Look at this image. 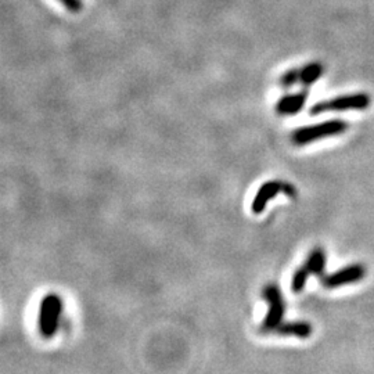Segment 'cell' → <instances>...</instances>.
Masks as SVG:
<instances>
[{
    "label": "cell",
    "mask_w": 374,
    "mask_h": 374,
    "mask_svg": "<svg viewBox=\"0 0 374 374\" xmlns=\"http://www.w3.org/2000/svg\"><path fill=\"white\" fill-rule=\"evenodd\" d=\"M263 298L269 304V311L261 326V330L265 333H273L275 329L282 325L284 316V301L282 291L276 284H269L263 288Z\"/></svg>",
    "instance_id": "3957f363"
},
{
    "label": "cell",
    "mask_w": 374,
    "mask_h": 374,
    "mask_svg": "<svg viewBox=\"0 0 374 374\" xmlns=\"http://www.w3.org/2000/svg\"><path fill=\"white\" fill-rule=\"evenodd\" d=\"M369 106V97L365 95H357V96H345V97H337L334 100L318 103L311 108V113L314 115L325 113V111H343V110H361L366 108Z\"/></svg>",
    "instance_id": "277c9868"
},
{
    "label": "cell",
    "mask_w": 374,
    "mask_h": 374,
    "mask_svg": "<svg viewBox=\"0 0 374 374\" xmlns=\"http://www.w3.org/2000/svg\"><path fill=\"white\" fill-rule=\"evenodd\" d=\"M345 129V124L340 121H329L318 125H311V127H302L297 129L291 139L294 145L297 146H305L312 142H316L319 139L332 136V135H339Z\"/></svg>",
    "instance_id": "7a4b0ae2"
},
{
    "label": "cell",
    "mask_w": 374,
    "mask_h": 374,
    "mask_svg": "<svg viewBox=\"0 0 374 374\" xmlns=\"http://www.w3.org/2000/svg\"><path fill=\"white\" fill-rule=\"evenodd\" d=\"M307 92H300L294 95H287L282 97L276 104V111L280 115H294L302 110L307 101Z\"/></svg>",
    "instance_id": "52a82bcc"
},
{
    "label": "cell",
    "mask_w": 374,
    "mask_h": 374,
    "mask_svg": "<svg viewBox=\"0 0 374 374\" xmlns=\"http://www.w3.org/2000/svg\"><path fill=\"white\" fill-rule=\"evenodd\" d=\"M300 78H301V70H290L280 78V85L283 88H291L300 83Z\"/></svg>",
    "instance_id": "7c38bea8"
},
{
    "label": "cell",
    "mask_w": 374,
    "mask_h": 374,
    "mask_svg": "<svg viewBox=\"0 0 374 374\" xmlns=\"http://www.w3.org/2000/svg\"><path fill=\"white\" fill-rule=\"evenodd\" d=\"M273 333L279 336H294L304 340L312 336L314 329H312V325L307 322H290V323L279 325Z\"/></svg>",
    "instance_id": "ba28073f"
},
{
    "label": "cell",
    "mask_w": 374,
    "mask_h": 374,
    "mask_svg": "<svg viewBox=\"0 0 374 374\" xmlns=\"http://www.w3.org/2000/svg\"><path fill=\"white\" fill-rule=\"evenodd\" d=\"M58 1L71 13H79L83 8L82 0H58Z\"/></svg>",
    "instance_id": "4fadbf2b"
},
{
    "label": "cell",
    "mask_w": 374,
    "mask_h": 374,
    "mask_svg": "<svg viewBox=\"0 0 374 374\" xmlns=\"http://www.w3.org/2000/svg\"><path fill=\"white\" fill-rule=\"evenodd\" d=\"M365 276H366V268L362 263H355V265L343 268L330 276H323L322 283L326 288H337V287L348 286L352 283H358Z\"/></svg>",
    "instance_id": "5b68a950"
},
{
    "label": "cell",
    "mask_w": 374,
    "mask_h": 374,
    "mask_svg": "<svg viewBox=\"0 0 374 374\" xmlns=\"http://www.w3.org/2000/svg\"><path fill=\"white\" fill-rule=\"evenodd\" d=\"M305 266L309 269L311 275H315V276H319L320 279L325 276V268H326V254L323 251V248H315L307 262H305Z\"/></svg>",
    "instance_id": "9c48e42d"
},
{
    "label": "cell",
    "mask_w": 374,
    "mask_h": 374,
    "mask_svg": "<svg viewBox=\"0 0 374 374\" xmlns=\"http://www.w3.org/2000/svg\"><path fill=\"white\" fill-rule=\"evenodd\" d=\"M63 312V300L57 294H47L39 309V332L43 339H51L56 336Z\"/></svg>",
    "instance_id": "6da1fadb"
},
{
    "label": "cell",
    "mask_w": 374,
    "mask_h": 374,
    "mask_svg": "<svg viewBox=\"0 0 374 374\" xmlns=\"http://www.w3.org/2000/svg\"><path fill=\"white\" fill-rule=\"evenodd\" d=\"M322 75V65L318 63H312L308 64L307 67L301 68V78L300 82L302 85H312L314 82H316Z\"/></svg>",
    "instance_id": "30bf717a"
},
{
    "label": "cell",
    "mask_w": 374,
    "mask_h": 374,
    "mask_svg": "<svg viewBox=\"0 0 374 374\" xmlns=\"http://www.w3.org/2000/svg\"><path fill=\"white\" fill-rule=\"evenodd\" d=\"M280 191L287 193V195H294V188L290 185L286 186L279 181H269V182L263 184L262 186L259 187V190L257 191V194H255V197L252 200L251 211L254 213H257V215L262 213L266 209L268 202L272 198H275Z\"/></svg>",
    "instance_id": "8992f818"
},
{
    "label": "cell",
    "mask_w": 374,
    "mask_h": 374,
    "mask_svg": "<svg viewBox=\"0 0 374 374\" xmlns=\"http://www.w3.org/2000/svg\"><path fill=\"white\" fill-rule=\"evenodd\" d=\"M309 276H311V272H309V269H308L305 265L301 266L300 269H297V272H295L294 276H293L291 290H293L294 293H301V291L304 290V287H305V284H307Z\"/></svg>",
    "instance_id": "8fae6325"
}]
</instances>
